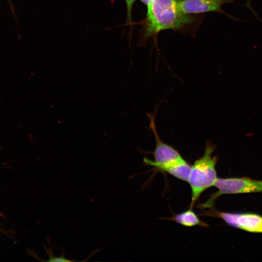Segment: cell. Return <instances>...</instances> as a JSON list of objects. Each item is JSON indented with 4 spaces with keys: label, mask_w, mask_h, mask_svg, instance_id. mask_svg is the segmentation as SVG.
I'll return each instance as SVG.
<instances>
[{
    "label": "cell",
    "mask_w": 262,
    "mask_h": 262,
    "mask_svg": "<svg viewBox=\"0 0 262 262\" xmlns=\"http://www.w3.org/2000/svg\"><path fill=\"white\" fill-rule=\"evenodd\" d=\"M179 0H153L147 7L144 37L149 38L167 30L180 29L195 18L180 9Z\"/></svg>",
    "instance_id": "obj_1"
},
{
    "label": "cell",
    "mask_w": 262,
    "mask_h": 262,
    "mask_svg": "<svg viewBox=\"0 0 262 262\" xmlns=\"http://www.w3.org/2000/svg\"><path fill=\"white\" fill-rule=\"evenodd\" d=\"M215 146L211 142L206 143L204 154L191 165L188 182L191 190V201L189 208L193 209L201 194L213 186L217 179L216 165L218 160L213 155Z\"/></svg>",
    "instance_id": "obj_2"
},
{
    "label": "cell",
    "mask_w": 262,
    "mask_h": 262,
    "mask_svg": "<svg viewBox=\"0 0 262 262\" xmlns=\"http://www.w3.org/2000/svg\"><path fill=\"white\" fill-rule=\"evenodd\" d=\"M213 186L217 191L212 194L205 202L199 204V208H212L216 199L222 195L262 193V180L246 177L217 178Z\"/></svg>",
    "instance_id": "obj_3"
},
{
    "label": "cell",
    "mask_w": 262,
    "mask_h": 262,
    "mask_svg": "<svg viewBox=\"0 0 262 262\" xmlns=\"http://www.w3.org/2000/svg\"><path fill=\"white\" fill-rule=\"evenodd\" d=\"M201 215L220 218L228 225L246 231L262 233V216L258 214L222 212L210 208Z\"/></svg>",
    "instance_id": "obj_4"
},
{
    "label": "cell",
    "mask_w": 262,
    "mask_h": 262,
    "mask_svg": "<svg viewBox=\"0 0 262 262\" xmlns=\"http://www.w3.org/2000/svg\"><path fill=\"white\" fill-rule=\"evenodd\" d=\"M147 115L150 119L149 128L155 136L156 146L153 153L154 160L152 161L145 158L144 159L145 164L147 165L150 164H163L182 159L181 155L176 149L161 140L156 131L154 116L151 114Z\"/></svg>",
    "instance_id": "obj_5"
},
{
    "label": "cell",
    "mask_w": 262,
    "mask_h": 262,
    "mask_svg": "<svg viewBox=\"0 0 262 262\" xmlns=\"http://www.w3.org/2000/svg\"><path fill=\"white\" fill-rule=\"evenodd\" d=\"M234 0H179L180 10L184 14L217 12L229 16L222 8L223 4L233 3Z\"/></svg>",
    "instance_id": "obj_6"
},
{
    "label": "cell",
    "mask_w": 262,
    "mask_h": 262,
    "mask_svg": "<svg viewBox=\"0 0 262 262\" xmlns=\"http://www.w3.org/2000/svg\"><path fill=\"white\" fill-rule=\"evenodd\" d=\"M157 170L166 172L173 177L184 181H188L191 165L183 158L163 164H149Z\"/></svg>",
    "instance_id": "obj_7"
},
{
    "label": "cell",
    "mask_w": 262,
    "mask_h": 262,
    "mask_svg": "<svg viewBox=\"0 0 262 262\" xmlns=\"http://www.w3.org/2000/svg\"><path fill=\"white\" fill-rule=\"evenodd\" d=\"M167 219L187 227H208V224L201 220L193 209L190 208Z\"/></svg>",
    "instance_id": "obj_8"
},
{
    "label": "cell",
    "mask_w": 262,
    "mask_h": 262,
    "mask_svg": "<svg viewBox=\"0 0 262 262\" xmlns=\"http://www.w3.org/2000/svg\"><path fill=\"white\" fill-rule=\"evenodd\" d=\"M44 248L48 253V255L49 256V258L48 260L46 261L47 262H71V261H73L72 260L66 259V257L64 256L63 255L60 257H55L53 255L52 250L50 249L49 247V249H47L45 246H44Z\"/></svg>",
    "instance_id": "obj_9"
},
{
    "label": "cell",
    "mask_w": 262,
    "mask_h": 262,
    "mask_svg": "<svg viewBox=\"0 0 262 262\" xmlns=\"http://www.w3.org/2000/svg\"><path fill=\"white\" fill-rule=\"evenodd\" d=\"M127 7V24H131V13L133 5L136 0H125Z\"/></svg>",
    "instance_id": "obj_10"
},
{
    "label": "cell",
    "mask_w": 262,
    "mask_h": 262,
    "mask_svg": "<svg viewBox=\"0 0 262 262\" xmlns=\"http://www.w3.org/2000/svg\"><path fill=\"white\" fill-rule=\"evenodd\" d=\"M139 0L147 6L150 3H151V2L153 0Z\"/></svg>",
    "instance_id": "obj_11"
}]
</instances>
